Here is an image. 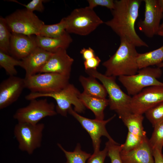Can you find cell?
<instances>
[{"instance_id": "cell-14", "label": "cell", "mask_w": 163, "mask_h": 163, "mask_svg": "<svg viewBox=\"0 0 163 163\" xmlns=\"http://www.w3.org/2000/svg\"><path fill=\"white\" fill-rule=\"evenodd\" d=\"M128 129L125 142L120 145L121 150L128 151L140 144L147 137L143 126V115L130 113L121 119Z\"/></svg>"}, {"instance_id": "cell-3", "label": "cell", "mask_w": 163, "mask_h": 163, "mask_svg": "<svg viewBox=\"0 0 163 163\" xmlns=\"http://www.w3.org/2000/svg\"><path fill=\"white\" fill-rule=\"evenodd\" d=\"M85 72L101 82L108 95L110 109L115 111L120 119L132 113L130 107L132 97L121 90L116 82V77L106 76L97 70H85Z\"/></svg>"}, {"instance_id": "cell-34", "label": "cell", "mask_w": 163, "mask_h": 163, "mask_svg": "<svg viewBox=\"0 0 163 163\" xmlns=\"http://www.w3.org/2000/svg\"><path fill=\"white\" fill-rule=\"evenodd\" d=\"M101 62V59L96 56L90 59L85 60L84 65L85 70H96Z\"/></svg>"}, {"instance_id": "cell-10", "label": "cell", "mask_w": 163, "mask_h": 163, "mask_svg": "<svg viewBox=\"0 0 163 163\" xmlns=\"http://www.w3.org/2000/svg\"><path fill=\"white\" fill-rule=\"evenodd\" d=\"M30 101L28 105L19 108L14 114V118L18 122L36 124L42 119L57 114L54 104L49 102L46 98Z\"/></svg>"}, {"instance_id": "cell-1", "label": "cell", "mask_w": 163, "mask_h": 163, "mask_svg": "<svg viewBox=\"0 0 163 163\" xmlns=\"http://www.w3.org/2000/svg\"><path fill=\"white\" fill-rule=\"evenodd\" d=\"M142 0H116L111 10L112 18L104 23L120 37L124 38L136 47H148L137 34L135 24Z\"/></svg>"}, {"instance_id": "cell-25", "label": "cell", "mask_w": 163, "mask_h": 163, "mask_svg": "<svg viewBox=\"0 0 163 163\" xmlns=\"http://www.w3.org/2000/svg\"><path fill=\"white\" fill-rule=\"evenodd\" d=\"M66 31V23L63 18L56 24H44L42 27L39 35L50 38H58L64 34Z\"/></svg>"}, {"instance_id": "cell-37", "label": "cell", "mask_w": 163, "mask_h": 163, "mask_svg": "<svg viewBox=\"0 0 163 163\" xmlns=\"http://www.w3.org/2000/svg\"><path fill=\"white\" fill-rule=\"evenodd\" d=\"M158 2L161 9L163 13V0H158Z\"/></svg>"}, {"instance_id": "cell-13", "label": "cell", "mask_w": 163, "mask_h": 163, "mask_svg": "<svg viewBox=\"0 0 163 163\" xmlns=\"http://www.w3.org/2000/svg\"><path fill=\"white\" fill-rule=\"evenodd\" d=\"M145 4L144 18L138 22L139 29L147 37H153L160 30V22L163 13L158 0H144Z\"/></svg>"}, {"instance_id": "cell-5", "label": "cell", "mask_w": 163, "mask_h": 163, "mask_svg": "<svg viewBox=\"0 0 163 163\" xmlns=\"http://www.w3.org/2000/svg\"><path fill=\"white\" fill-rule=\"evenodd\" d=\"M64 18L66 31L81 36L89 34L104 23L94 10L88 6L75 9Z\"/></svg>"}, {"instance_id": "cell-18", "label": "cell", "mask_w": 163, "mask_h": 163, "mask_svg": "<svg viewBox=\"0 0 163 163\" xmlns=\"http://www.w3.org/2000/svg\"><path fill=\"white\" fill-rule=\"evenodd\" d=\"M120 156L123 163H154L153 151L147 137L130 150H120Z\"/></svg>"}, {"instance_id": "cell-38", "label": "cell", "mask_w": 163, "mask_h": 163, "mask_svg": "<svg viewBox=\"0 0 163 163\" xmlns=\"http://www.w3.org/2000/svg\"><path fill=\"white\" fill-rule=\"evenodd\" d=\"M157 35L163 37V29L160 30L158 33Z\"/></svg>"}, {"instance_id": "cell-7", "label": "cell", "mask_w": 163, "mask_h": 163, "mask_svg": "<svg viewBox=\"0 0 163 163\" xmlns=\"http://www.w3.org/2000/svg\"><path fill=\"white\" fill-rule=\"evenodd\" d=\"M5 18L11 33L28 36L39 35L45 24L33 12L26 9L18 10Z\"/></svg>"}, {"instance_id": "cell-11", "label": "cell", "mask_w": 163, "mask_h": 163, "mask_svg": "<svg viewBox=\"0 0 163 163\" xmlns=\"http://www.w3.org/2000/svg\"><path fill=\"white\" fill-rule=\"evenodd\" d=\"M68 113L77 120L89 135L92 140L94 152L100 150L101 138L102 136L106 137L109 141L116 142L108 133L106 127L107 123L115 117V114L107 120H101L82 116L73 110L72 107L69 110Z\"/></svg>"}, {"instance_id": "cell-8", "label": "cell", "mask_w": 163, "mask_h": 163, "mask_svg": "<svg viewBox=\"0 0 163 163\" xmlns=\"http://www.w3.org/2000/svg\"><path fill=\"white\" fill-rule=\"evenodd\" d=\"M44 125L43 123L32 124L18 122L15 126L14 133L21 151L32 154L41 145Z\"/></svg>"}, {"instance_id": "cell-19", "label": "cell", "mask_w": 163, "mask_h": 163, "mask_svg": "<svg viewBox=\"0 0 163 163\" xmlns=\"http://www.w3.org/2000/svg\"><path fill=\"white\" fill-rule=\"evenodd\" d=\"M53 53L37 47L27 56L22 59L21 67L25 71V78L38 73Z\"/></svg>"}, {"instance_id": "cell-12", "label": "cell", "mask_w": 163, "mask_h": 163, "mask_svg": "<svg viewBox=\"0 0 163 163\" xmlns=\"http://www.w3.org/2000/svg\"><path fill=\"white\" fill-rule=\"evenodd\" d=\"M162 101L163 86L149 87L132 97L131 110L133 113L143 115L149 109Z\"/></svg>"}, {"instance_id": "cell-32", "label": "cell", "mask_w": 163, "mask_h": 163, "mask_svg": "<svg viewBox=\"0 0 163 163\" xmlns=\"http://www.w3.org/2000/svg\"><path fill=\"white\" fill-rule=\"evenodd\" d=\"M107 155V149L105 146L103 150L94 152L88 159L87 163H104Z\"/></svg>"}, {"instance_id": "cell-36", "label": "cell", "mask_w": 163, "mask_h": 163, "mask_svg": "<svg viewBox=\"0 0 163 163\" xmlns=\"http://www.w3.org/2000/svg\"><path fill=\"white\" fill-rule=\"evenodd\" d=\"M154 163H163V155L161 151L158 150H153Z\"/></svg>"}, {"instance_id": "cell-17", "label": "cell", "mask_w": 163, "mask_h": 163, "mask_svg": "<svg viewBox=\"0 0 163 163\" xmlns=\"http://www.w3.org/2000/svg\"><path fill=\"white\" fill-rule=\"evenodd\" d=\"M37 47L36 35L11 33L10 54L16 59L21 60Z\"/></svg>"}, {"instance_id": "cell-24", "label": "cell", "mask_w": 163, "mask_h": 163, "mask_svg": "<svg viewBox=\"0 0 163 163\" xmlns=\"http://www.w3.org/2000/svg\"><path fill=\"white\" fill-rule=\"evenodd\" d=\"M57 145L65 155L66 161L64 163H86L91 155L90 154L82 151L79 143L77 145L73 152L66 151L59 143Z\"/></svg>"}, {"instance_id": "cell-30", "label": "cell", "mask_w": 163, "mask_h": 163, "mask_svg": "<svg viewBox=\"0 0 163 163\" xmlns=\"http://www.w3.org/2000/svg\"><path fill=\"white\" fill-rule=\"evenodd\" d=\"M105 146L107 150V155L110 159L111 163H123L120 156V145L117 142L108 140L106 143Z\"/></svg>"}, {"instance_id": "cell-28", "label": "cell", "mask_w": 163, "mask_h": 163, "mask_svg": "<svg viewBox=\"0 0 163 163\" xmlns=\"http://www.w3.org/2000/svg\"><path fill=\"white\" fill-rule=\"evenodd\" d=\"M154 127L163 122V101L147 110L145 113Z\"/></svg>"}, {"instance_id": "cell-15", "label": "cell", "mask_w": 163, "mask_h": 163, "mask_svg": "<svg viewBox=\"0 0 163 163\" xmlns=\"http://www.w3.org/2000/svg\"><path fill=\"white\" fill-rule=\"evenodd\" d=\"M25 88L24 78L10 76L3 81L0 84V109L7 107L16 101Z\"/></svg>"}, {"instance_id": "cell-16", "label": "cell", "mask_w": 163, "mask_h": 163, "mask_svg": "<svg viewBox=\"0 0 163 163\" xmlns=\"http://www.w3.org/2000/svg\"><path fill=\"white\" fill-rule=\"evenodd\" d=\"M74 61L66 49H60L53 53L38 73H55L70 77Z\"/></svg>"}, {"instance_id": "cell-20", "label": "cell", "mask_w": 163, "mask_h": 163, "mask_svg": "<svg viewBox=\"0 0 163 163\" xmlns=\"http://www.w3.org/2000/svg\"><path fill=\"white\" fill-rule=\"evenodd\" d=\"M37 46L47 51L53 53L60 49L66 50L72 41L69 33L66 32L61 37L50 38L36 36Z\"/></svg>"}, {"instance_id": "cell-35", "label": "cell", "mask_w": 163, "mask_h": 163, "mask_svg": "<svg viewBox=\"0 0 163 163\" xmlns=\"http://www.w3.org/2000/svg\"><path fill=\"white\" fill-rule=\"evenodd\" d=\"M85 60L90 59L96 56L94 50L89 47L88 48H83L80 51Z\"/></svg>"}, {"instance_id": "cell-22", "label": "cell", "mask_w": 163, "mask_h": 163, "mask_svg": "<svg viewBox=\"0 0 163 163\" xmlns=\"http://www.w3.org/2000/svg\"><path fill=\"white\" fill-rule=\"evenodd\" d=\"M96 79L90 76L88 77L80 76L79 80L84 89L83 92L90 96L106 98L107 93L105 87Z\"/></svg>"}, {"instance_id": "cell-9", "label": "cell", "mask_w": 163, "mask_h": 163, "mask_svg": "<svg viewBox=\"0 0 163 163\" xmlns=\"http://www.w3.org/2000/svg\"><path fill=\"white\" fill-rule=\"evenodd\" d=\"M70 77L52 73H38L24 78L25 88L31 92L50 93L58 91L69 83Z\"/></svg>"}, {"instance_id": "cell-6", "label": "cell", "mask_w": 163, "mask_h": 163, "mask_svg": "<svg viewBox=\"0 0 163 163\" xmlns=\"http://www.w3.org/2000/svg\"><path fill=\"white\" fill-rule=\"evenodd\" d=\"M162 74L161 68L148 67L139 69L133 75L120 76L118 80L126 88L128 94L133 96L149 87L163 86V83L158 80Z\"/></svg>"}, {"instance_id": "cell-39", "label": "cell", "mask_w": 163, "mask_h": 163, "mask_svg": "<svg viewBox=\"0 0 163 163\" xmlns=\"http://www.w3.org/2000/svg\"><path fill=\"white\" fill-rule=\"evenodd\" d=\"M156 66L157 67H158L160 68L163 67V62L157 65Z\"/></svg>"}, {"instance_id": "cell-29", "label": "cell", "mask_w": 163, "mask_h": 163, "mask_svg": "<svg viewBox=\"0 0 163 163\" xmlns=\"http://www.w3.org/2000/svg\"><path fill=\"white\" fill-rule=\"evenodd\" d=\"M149 141L153 151L162 152L163 146V122L154 127V130Z\"/></svg>"}, {"instance_id": "cell-2", "label": "cell", "mask_w": 163, "mask_h": 163, "mask_svg": "<svg viewBox=\"0 0 163 163\" xmlns=\"http://www.w3.org/2000/svg\"><path fill=\"white\" fill-rule=\"evenodd\" d=\"M134 45L124 38L120 39V43L117 51L102 65L107 76L114 77L132 75L139 70L136 61L138 53Z\"/></svg>"}, {"instance_id": "cell-31", "label": "cell", "mask_w": 163, "mask_h": 163, "mask_svg": "<svg viewBox=\"0 0 163 163\" xmlns=\"http://www.w3.org/2000/svg\"><path fill=\"white\" fill-rule=\"evenodd\" d=\"M9 1L16 2L23 5L26 8L27 10L30 12H33L34 11H37L42 12L44 9L43 2H47V1L33 0L26 5L20 3L16 0H11Z\"/></svg>"}, {"instance_id": "cell-33", "label": "cell", "mask_w": 163, "mask_h": 163, "mask_svg": "<svg viewBox=\"0 0 163 163\" xmlns=\"http://www.w3.org/2000/svg\"><path fill=\"white\" fill-rule=\"evenodd\" d=\"M88 6L89 8L93 9L97 6L104 7L113 10L114 8V1L113 0H88Z\"/></svg>"}, {"instance_id": "cell-27", "label": "cell", "mask_w": 163, "mask_h": 163, "mask_svg": "<svg viewBox=\"0 0 163 163\" xmlns=\"http://www.w3.org/2000/svg\"><path fill=\"white\" fill-rule=\"evenodd\" d=\"M11 33L5 18L0 17V50L10 55V44Z\"/></svg>"}, {"instance_id": "cell-23", "label": "cell", "mask_w": 163, "mask_h": 163, "mask_svg": "<svg viewBox=\"0 0 163 163\" xmlns=\"http://www.w3.org/2000/svg\"><path fill=\"white\" fill-rule=\"evenodd\" d=\"M136 61L139 69L163 62V45L154 50L144 53H138Z\"/></svg>"}, {"instance_id": "cell-41", "label": "cell", "mask_w": 163, "mask_h": 163, "mask_svg": "<svg viewBox=\"0 0 163 163\" xmlns=\"http://www.w3.org/2000/svg\"></svg>"}, {"instance_id": "cell-26", "label": "cell", "mask_w": 163, "mask_h": 163, "mask_svg": "<svg viewBox=\"0 0 163 163\" xmlns=\"http://www.w3.org/2000/svg\"><path fill=\"white\" fill-rule=\"evenodd\" d=\"M22 62L0 50V66L4 69L7 74L9 76H16L17 71L15 68L16 66L21 67Z\"/></svg>"}, {"instance_id": "cell-40", "label": "cell", "mask_w": 163, "mask_h": 163, "mask_svg": "<svg viewBox=\"0 0 163 163\" xmlns=\"http://www.w3.org/2000/svg\"><path fill=\"white\" fill-rule=\"evenodd\" d=\"M163 29V21L160 25V30Z\"/></svg>"}, {"instance_id": "cell-4", "label": "cell", "mask_w": 163, "mask_h": 163, "mask_svg": "<svg viewBox=\"0 0 163 163\" xmlns=\"http://www.w3.org/2000/svg\"><path fill=\"white\" fill-rule=\"evenodd\" d=\"M81 93L73 85L69 83L61 90L50 93L33 92L27 95L25 98L27 100L36 99L40 97H51L56 103V111L61 115L66 117L69 110L74 106V110L78 113H83L85 107L79 98Z\"/></svg>"}, {"instance_id": "cell-21", "label": "cell", "mask_w": 163, "mask_h": 163, "mask_svg": "<svg viewBox=\"0 0 163 163\" xmlns=\"http://www.w3.org/2000/svg\"><path fill=\"white\" fill-rule=\"evenodd\" d=\"M79 97L85 107L94 113L95 119L104 120V111L109 105L108 99L90 96L83 92L80 93Z\"/></svg>"}]
</instances>
